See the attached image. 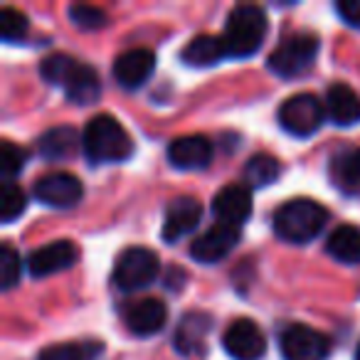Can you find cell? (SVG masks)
I'll use <instances>...</instances> for the list:
<instances>
[{"mask_svg":"<svg viewBox=\"0 0 360 360\" xmlns=\"http://www.w3.org/2000/svg\"><path fill=\"white\" fill-rule=\"evenodd\" d=\"M212 215L220 225L242 227L252 215V188L245 183H230L212 198Z\"/></svg>","mask_w":360,"mask_h":360,"instance_id":"13","label":"cell"},{"mask_svg":"<svg viewBox=\"0 0 360 360\" xmlns=\"http://www.w3.org/2000/svg\"><path fill=\"white\" fill-rule=\"evenodd\" d=\"M355 360H360V343H358V348H355Z\"/></svg>","mask_w":360,"mask_h":360,"instance_id":"32","label":"cell"},{"mask_svg":"<svg viewBox=\"0 0 360 360\" xmlns=\"http://www.w3.org/2000/svg\"><path fill=\"white\" fill-rule=\"evenodd\" d=\"M82 148V136L72 126H52L37 139V150L45 160H70Z\"/></svg>","mask_w":360,"mask_h":360,"instance_id":"21","label":"cell"},{"mask_svg":"<svg viewBox=\"0 0 360 360\" xmlns=\"http://www.w3.org/2000/svg\"><path fill=\"white\" fill-rule=\"evenodd\" d=\"M328 178L343 195H360V146H345L330 155Z\"/></svg>","mask_w":360,"mask_h":360,"instance_id":"18","label":"cell"},{"mask_svg":"<svg viewBox=\"0 0 360 360\" xmlns=\"http://www.w3.org/2000/svg\"><path fill=\"white\" fill-rule=\"evenodd\" d=\"M40 75L50 84L60 86L72 104H94L101 94V82L94 67L75 60L72 55H50L40 65Z\"/></svg>","mask_w":360,"mask_h":360,"instance_id":"1","label":"cell"},{"mask_svg":"<svg viewBox=\"0 0 360 360\" xmlns=\"http://www.w3.org/2000/svg\"><path fill=\"white\" fill-rule=\"evenodd\" d=\"M25 163L27 150L22 146L13 143V141H3V146H0V175H3V183H13V178L25 168Z\"/></svg>","mask_w":360,"mask_h":360,"instance_id":"27","label":"cell"},{"mask_svg":"<svg viewBox=\"0 0 360 360\" xmlns=\"http://www.w3.org/2000/svg\"><path fill=\"white\" fill-rule=\"evenodd\" d=\"M70 20L82 30H99L106 25V13L94 6H70Z\"/></svg>","mask_w":360,"mask_h":360,"instance_id":"30","label":"cell"},{"mask_svg":"<svg viewBox=\"0 0 360 360\" xmlns=\"http://www.w3.org/2000/svg\"><path fill=\"white\" fill-rule=\"evenodd\" d=\"M326 252L335 262L343 264H358L360 262V227L338 225L326 240Z\"/></svg>","mask_w":360,"mask_h":360,"instance_id":"23","label":"cell"},{"mask_svg":"<svg viewBox=\"0 0 360 360\" xmlns=\"http://www.w3.org/2000/svg\"><path fill=\"white\" fill-rule=\"evenodd\" d=\"M326 114L335 126H355L360 121V96L343 82H335L326 91Z\"/></svg>","mask_w":360,"mask_h":360,"instance_id":"20","label":"cell"},{"mask_svg":"<svg viewBox=\"0 0 360 360\" xmlns=\"http://www.w3.org/2000/svg\"><path fill=\"white\" fill-rule=\"evenodd\" d=\"M335 13L343 18V22L360 27V0H340L335 3Z\"/></svg>","mask_w":360,"mask_h":360,"instance_id":"31","label":"cell"},{"mask_svg":"<svg viewBox=\"0 0 360 360\" xmlns=\"http://www.w3.org/2000/svg\"><path fill=\"white\" fill-rule=\"evenodd\" d=\"M27 30H30V22L27 15L15 8H3L0 11V35L6 42H20L25 40Z\"/></svg>","mask_w":360,"mask_h":360,"instance_id":"29","label":"cell"},{"mask_svg":"<svg viewBox=\"0 0 360 360\" xmlns=\"http://www.w3.org/2000/svg\"><path fill=\"white\" fill-rule=\"evenodd\" d=\"M77 259H79V252H77L75 242L57 240L50 242V245H42L40 250L30 252V257H27V271L35 279H42V276L70 269V266L77 264Z\"/></svg>","mask_w":360,"mask_h":360,"instance_id":"14","label":"cell"},{"mask_svg":"<svg viewBox=\"0 0 360 360\" xmlns=\"http://www.w3.org/2000/svg\"><path fill=\"white\" fill-rule=\"evenodd\" d=\"M82 150L89 163H121L134 153V141L114 116L99 114L82 131Z\"/></svg>","mask_w":360,"mask_h":360,"instance_id":"2","label":"cell"},{"mask_svg":"<svg viewBox=\"0 0 360 360\" xmlns=\"http://www.w3.org/2000/svg\"><path fill=\"white\" fill-rule=\"evenodd\" d=\"M227 57L225 42L215 35H198L180 50V60L188 67H212Z\"/></svg>","mask_w":360,"mask_h":360,"instance_id":"22","label":"cell"},{"mask_svg":"<svg viewBox=\"0 0 360 360\" xmlns=\"http://www.w3.org/2000/svg\"><path fill=\"white\" fill-rule=\"evenodd\" d=\"M212 330V319L207 314H186L180 319L178 328H175V348L183 355H195V353H205L207 348V335Z\"/></svg>","mask_w":360,"mask_h":360,"instance_id":"19","label":"cell"},{"mask_svg":"<svg viewBox=\"0 0 360 360\" xmlns=\"http://www.w3.org/2000/svg\"><path fill=\"white\" fill-rule=\"evenodd\" d=\"M279 350L284 360H326L330 338L306 323H291L279 333Z\"/></svg>","mask_w":360,"mask_h":360,"instance_id":"8","label":"cell"},{"mask_svg":"<svg viewBox=\"0 0 360 360\" xmlns=\"http://www.w3.org/2000/svg\"><path fill=\"white\" fill-rule=\"evenodd\" d=\"M240 245V227L215 225L191 242V257L200 264H217Z\"/></svg>","mask_w":360,"mask_h":360,"instance_id":"11","label":"cell"},{"mask_svg":"<svg viewBox=\"0 0 360 360\" xmlns=\"http://www.w3.org/2000/svg\"><path fill=\"white\" fill-rule=\"evenodd\" d=\"M158 271L160 262L153 250H148V247H129V250H124L116 257L111 279L121 291H139L153 284L158 279Z\"/></svg>","mask_w":360,"mask_h":360,"instance_id":"7","label":"cell"},{"mask_svg":"<svg viewBox=\"0 0 360 360\" xmlns=\"http://www.w3.org/2000/svg\"><path fill=\"white\" fill-rule=\"evenodd\" d=\"M281 175V163L269 153H255L245 163V183L250 188H266Z\"/></svg>","mask_w":360,"mask_h":360,"instance_id":"25","label":"cell"},{"mask_svg":"<svg viewBox=\"0 0 360 360\" xmlns=\"http://www.w3.org/2000/svg\"><path fill=\"white\" fill-rule=\"evenodd\" d=\"M104 343L99 340H70L47 345L37 353V360H99Z\"/></svg>","mask_w":360,"mask_h":360,"instance_id":"24","label":"cell"},{"mask_svg":"<svg viewBox=\"0 0 360 360\" xmlns=\"http://www.w3.org/2000/svg\"><path fill=\"white\" fill-rule=\"evenodd\" d=\"M222 348L232 360H259L266 353V338L252 319H235L222 333Z\"/></svg>","mask_w":360,"mask_h":360,"instance_id":"10","label":"cell"},{"mask_svg":"<svg viewBox=\"0 0 360 360\" xmlns=\"http://www.w3.org/2000/svg\"><path fill=\"white\" fill-rule=\"evenodd\" d=\"M202 220V205L198 198L180 195L165 207L163 227H160V237L168 245H175L178 240H183L186 235H191Z\"/></svg>","mask_w":360,"mask_h":360,"instance_id":"12","label":"cell"},{"mask_svg":"<svg viewBox=\"0 0 360 360\" xmlns=\"http://www.w3.org/2000/svg\"><path fill=\"white\" fill-rule=\"evenodd\" d=\"M32 195L47 207H57V210H67V207L79 205L82 195H84V186L82 180L72 173H47L32 186Z\"/></svg>","mask_w":360,"mask_h":360,"instance_id":"9","label":"cell"},{"mask_svg":"<svg viewBox=\"0 0 360 360\" xmlns=\"http://www.w3.org/2000/svg\"><path fill=\"white\" fill-rule=\"evenodd\" d=\"M269 30V20L266 13L259 6H237L230 11L225 20V30H222V42H225L227 57H237V60H247V57L257 55Z\"/></svg>","mask_w":360,"mask_h":360,"instance_id":"4","label":"cell"},{"mask_svg":"<svg viewBox=\"0 0 360 360\" xmlns=\"http://www.w3.org/2000/svg\"><path fill=\"white\" fill-rule=\"evenodd\" d=\"M168 306L160 299H139L124 309V323L134 335H153L165 326Z\"/></svg>","mask_w":360,"mask_h":360,"instance_id":"16","label":"cell"},{"mask_svg":"<svg viewBox=\"0 0 360 360\" xmlns=\"http://www.w3.org/2000/svg\"><path fill=\"white\" fill-rule=\"evenodd\" d=\"M326 104L319 99L316 94H309V91H301V94H294L279 106L276 111V119H279L281 129L286 134L296 136V139H309L316 131L321 129L326 119Z\"/></svg>","mask_w":360,"mask_h":360,"instance_id":"6","label":"cell"},{"mask_svg":"<svg viewBox=\"0 0 360 360\" xmlns=\"http://www.w3.org/2000/svg\"><path fill=\"white\" fill-rule=\"evenodd\" d=\"M155 70V55L148 50V47H134V50L121 52L114 60V79L119 86L124 89H139L146 82L150 79Z\"/></svg>","mask_w":360,"mask_h":360,"instance_id":"15","label":"cell"},{"mask_svg":"<svg viewBox=\"0 0 360 360\" xmlns=\"http://www.w3.org/2000/svg\"><path fill=\"white\" fill-rule=\"evenodd\" d=\"M27 195L18 183H3L0 188V220L13 222L25 212Z\"/></svg>","mask_w":360,"mask_h":360,"instance_id":"26","label":"cell"},{"mask_svg":"<svg viewBox=\"0 0 360 360\" xmlns=\"http://www.w3.org/2000/svg\"><path fill=\"white\" fill-rule=\"evenodd\" d=\"M319 47L321 42L316 35L296 32V35H289L279 42V47L266 60V67L281 79H294V77L311 70V65L316 62V55H319Z\"/></svg>","mask_w":360,"mask_h":360,"instance_id":"5","label":"cell"},{"mask_svg":"<svg viewBox=\"0 0 360 360\" xmlns=\"http://www.w3.org/2000/svg\"><path fill=\"white\" fill-rule=\"evenodd\" d=\"M328 222V210L311 198H294L276 207L274 232L289 245H306L316 240Z\"/></svg>","mask_w":360,"mask_h":360,"instance_id":"3","label":"cell"},{"mask_svg":"<svg viewBox=\"0 0 360 360\" xmlns=\"http://www.w3.org/2000/svg\"><path fill=\"white\" fill-rule=\"evenodd\" d=\"M20 284V255L13 250V245H0V289L11 291Z\"/></svg>","mask_w":360,"mask_h":360,"instance_id":"28","label":"cell"},{"mask_svg":"<svg viewBox=\"0 0 360 360\" xmlns=\"http://www.w3.org/2000/svg\"><path fill=\"white\" fill-rule=\"evenodd\" d=\"M210 160L212 143L205 136H180L168 143V163L178 170H200Z\"/></svg>","mask_w":360,"mask_h":360,"instance_id":"17","label":"cell"}]
</instances>
